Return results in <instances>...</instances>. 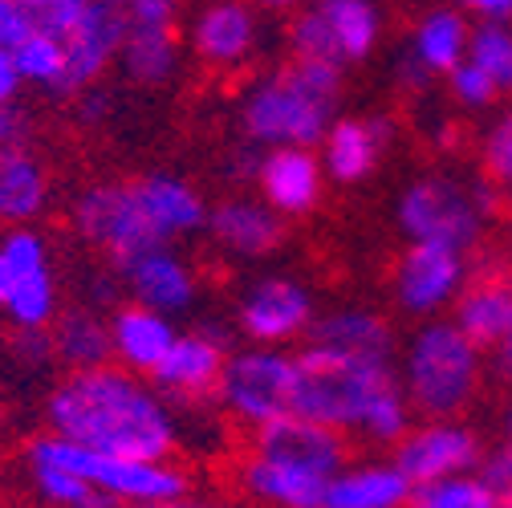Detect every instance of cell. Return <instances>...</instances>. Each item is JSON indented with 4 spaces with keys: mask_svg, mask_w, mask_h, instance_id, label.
Returning <instances> with one entry per match:
<instances>
[{
    "mask_svg": "<svg viewBox=\"0 0 512 508\" xmlns=\"http://www.w3.org/2000/svg\"><path fill=\"white\" fill-rule=\"evenodd\" d=\"M49 431L78 439L94 452L171 460L179 448V419L171 399L118 362L66 370L45 395Z\"/></svg>",
    "mask_w": 512,
    "mask_h": 508,
    "instance_id": "obj_1",
    "label": "cell"
},
{
    "mask_svg": "<svg viewBox=\"0 0 512 508\" xmlns=\"http://www.w3.org/2000/svg\"><path fill=\"white\" fill-rule=\"evenodd\" d=\"M297 358V407L301 415L338 427L366 448L382 452L415 427V407L399 383L395 358L346 354L322 342H305Z\"/></svg>",
    "mask_w": 512,
    "mask_h": 508,
    "instance_id": "obj_2",
    "label": "cell"
},
{
    "mask_svg": "<svg viewBox=\"0 0 512 508\" xmlns=\"http://www.w3.org/2000/svg\"><path fill=\"white\" fill-rule=\"evenodd\" d=\"M346 70L289 53L285 66L256 78L240 98V135L252 147H317L342 114Z\"/></svg>",
    "mask_w": 512,
    "mask_h": 508,
    "instance_id": "obj_3",
    "label": "cell"
},
{
    "mask_svg": "<svg viewBox=\"0 0 512 508\" xmlns=\"http://www.w3.org/2000/svg\"><path fill=\"white\" fill-rule=\"evenodd\" d=\"M488 350L476 346L452 317H427L419 322L399 350V383L423 419L464 415L488 378Z\"/></svg>",
    "mask_w": 512,
    "mask_h": 508,
    "instance_id": "obj_4",
    "label": "cell"
},
{
    "mask_svg": "<svg viewBox=\"0 0 512 508\" xmlns=\"http://www.w3.org/2000/svg\"><path fill=\"white\" fill-rule=\"evenodd\" d=\"M25 460H45V464H61V468L78 472L82 480H90L110 500V508H118V504L167 508V504L191 500V492H196L191 476L175 460L110 456V452L86 448V443H78V439L57 435V431H45V435L29 439Z\"/></svg>",
    "mask_w": 512,
    "mask_h": 508,
    "instance_id": "obj_5",
    "label": "cell"
},
{
    "mask_svg": "<svg viewBox=\"0 0 512 508\" xmlns=\"http://www.w3.org/2000/svg\"><path fill=\"white\" fill-rule=\"evenodd\" d=\"M492 212V183H464L456 175H419L403 187L395 220L407 240L452 244L460 252L480 248Z\"/></svg>",
    "mask_w": 512,
    "mask_h": 508,
    "instance_id": "obj_6",
    "label": "cell"
},
{
    "mask_svg": "<svg viewBox=\"0 0 512 508\" xmlns=\"http://www.w3.org/2000/svg\"><path fill=\"white\" fill-rule=\"evenodd\" d=\"M216 403L232 423L256 431L297 407V358L289 346H256L228 354Z\"/></svg>",
    "mask_w": 512,
    "mask_h": 508,
    "instance_id": "obj_7",
    "label": "cell"
},
{
    "mask_svg": "<svg viewBox=\"0 0 512 508\" xmlns=\"http://www.w3.org/2000/svg\"><path fill=\"white\" fill-rule=\"evenodd\" d=\"M387 17L378 0H305L289 17V53L350 70L374 57Z\"/></svg>",
    "mask_w": 512,
    "mask_h": 508,
    "instance_id": "obj_8",
    "label": "cell"
},
{
    "mask_svg": "<svg viewBox=\"0 0 512 508\" xmlns=\"http://www.w3.org/2000/svg\"><path fill=\"white\" fill-rule=\"evenodd\" d=\"M70 224L90 248H98L106 261H114V269L155 244H167L143 208L135 179H102L82 187L70 208Z\"/></svg>",
    "mask_w": 512,
    "mask_h": 508,
    "instance_id": "obj_9",
    "label": "cell"
},
{
    "mask_svg": "<svg viewBox=\"0 0 512 508\" xmlns=\"http://www.w3.org/2000/svg\"><path fill=\"white\" fill-rule=\"evenodd\" d=\"M472 281L468 252L452 244H431V240H407L403 257L391 277V293L403 317L411 322H427V317L452 313L456 297Z\"/></svg>",
    "mask_w": 512,
    "mask_h": 508,
    "instance_id": "obj_10",
    "label": "cell"
},
{
    "mask_svg": "<svg viewBox=\"0 0 512 508\" xmlns=\"http://www.w3.org/2000/svg\"><path fill=\"white\" fill-rule=\"evenodd\" d=\"M317 317L313 289L297 277H256L236 301V330L256 346H297Z\"/></svg>",
    "mask_w": 512,
    "mask_h": 508,
    "instance_id": "obj_11",
    "label": "cell"
},
{
    "mask_svg": "<svg viewBox=\"0 0 512 508\" xmlns=\"http://www.w3.org/2000/svg\"><path fill=\"white\" fill-rule=\"evenodd\" d=\"M484 456H488L484 439L476 427L464 423V415L423 419L391 448V460L407 472V480L415 488L443 480V476H456V472H468V468H480Z\"/></svg>",
    "mask_w": 512,
    "mask_h": 508,
    "instance_id": "obj_12",
    "label": "cell"
},
{
    "mask_svg": "<svg viewBox=\"0 0 512 508\" xmlns=\"http://www.w3.org/2000/svg\"><path fill=\"white\" fill-rule=\"evenodd\" d=\"M228 338L212 326H200V330H187L171 342V350L163 354V362L151 370V383L171 399V403H183V407H200L208 399H216L220 391V374L228 366Z\"/></svg>",
    "mask_w": 512,
    "mask_h": 508,
    "instance_id": "obj_13",
    "label": "cell"
},
{
    "mask_svg": "<svg viewBox=\"0 0 512 508\" xmlns=\"http://www.w3.org/2000/svg\"><path fill=\"white\" fill-rule=\"evenodd\" d=\"M187 45L208 70H240L261 45V9L252 0H208L187 25Z\"/></svg>",
    "mask_w": 512,
    "mask_h": 508,
    "instance_id": "obj_14",
    "label": "cell"
},
{
    "mask_svg": "<svg viewBox=\"0 0 512 508\" xmlns=\"http://www.w3.org/2000/svg\"><path fill=\"white\" fill-rule=\"evenodd\" d=\"M326 183V163L313 147H265V155L256 159L261 200L277 208L285 220H301L322 208Z\"/></svg>",
    "mask_w": 512,
    "mask_h": 508,
    "instance_id": "obj_15",
    "label": "cell"
},
{
    "mask_svg": "<svg viewBox=\"0 0 512 508\" xmlns=\"http://www.w3.org/2000/svg\"><path fill=\"white\" fill-rule=\"evenodd\" d=\"M252 452H265V456H277V460H289V464H301V468H313L322 476H334L350 464V435L338 431V427H326L301 411H289L265 427L252 431Z\"/></svg>",
    "mask_w": 512,
    "mask_h": 508,
    "instance_id": "obj_16",
    "label": "cell"
},
{
    "mask_svg": "<svg viewBox=\"0 0 512 508\" xmlns=\"http://www.w3.org/2000/svg\"><path fill=\"white\" fill-rule=\"evenodd\" d=\"M126 37V13L110 0H90L86 17L66 37V82L57 98H74L78 90L102 82L110 66H118V49Z\"/></svg>",
    "mask_w": 512,
    "mask_h": 508,
    "instance_id": "obj_17",
    "label": "cell"
},
{
    "mask_svg": "<svg viewBox=\"0 0 512 508\" xmlns=\"http://www.w3.org/2000/svg\"><path fill=\"white\" fill-rule=\"evenodd\" d=\"M118 277L135 301L155 305L171 317L187 313L200 301V273L187 257H179L175 244H155L126 265H118Z\"/></svg>",
    "mask_w": 512,
    "mask_h": 508,
    "instance_id": "obj_18",
    "label": "cell"
},
{
    "mask_svg": "<svg viewBox=\"0 0 512 508\" xmlns=\"http://www.w3.org/2000/svg\"><path fill=\"white\" fill-rule=\"evenodd\" d=\"M204 232L212 244L236 261H265L285 244V216L252 196H228L216 208H208Z\"/></svg>",
    "mask_w": 512,
    "mask_h": 508,
    "instance_id": "obj_19",
    "label": "cell"
},
{
    "mask_svg": "<svg viewBox=\"0 0 512 508\" xmlns=\"http://www.w3.org/2000/svg\"><path fill=\"white\" fill-rule=\"evenodd\" d=\"M391 122L387 118H374V114H338L330 122V131L322 135V163H326V175L342 187H354L362 179H370L378 171V163L387 159L391 151Z\"/></svg>",
    "mask_w": 512,
    "mask_h": 508,
    "instance_id": "obj_20",
    "label": "cell"
},
{
    "mask_svg": "<svg viewBox=\"0 0 512 508\" xmlns=\"http://www.w3.org/2000/svg\"><path fill=\"white\" fill-rule=\"evenodd\" d=\"M334 476H322L313 468L265 456V452H244L236 464V488L252 504H273V508H326V488Z\"/></svg>",
    "mask_w": 512,
    "mask_h": 508,
    "instance_id": "obj_21",
    "label": "cell"
},
{
    "mask_svg": "<svg viewBox=\"0 0 512 508\" xmlns=\"http://www.w3.org/2000/svg\"><path fill=\"white\" fill-rule=\"evenodd\" d=\"M175 338H179L175 317L155 305H143L131 297L126 305L110 309V354L126 370L151 378V370L163 362V354L171 350Z\"/></svg>",
    "mask_w": 512,
    "mask_h": 508,
    "instance_id": "obj_22",
    "label": "cell"
},
{
    "mask_svg": "<svg viewBox=\"0 0 512 508\" xmlns=\"http://www.w3.org/2000/svg\"><path fill=\"white\" fill-rule=\"evenodd\" d=\"M468 41H472V17L468 13H460L456 5L431 9L411 25L403 66H407V74L415 82L447 78L468 57Z\"/></svg>",
    "mask_w": 512,
    "mask_h": 508,
    "instance_id": "obj_23",
    "label": "cell"
},
{
    "mask_svg": "<svg viewBox=\"0 0 512 508\" xmlns=\"http://www.w3.org/2000/svg\"><path fill=\"white\" fill-rule=\"evenodd\" d=\"M135 183H139V196H143V208H147L155 232L167 244H179L187 236L204 232L208 200L191 179L171 175V171H151V175H139Z\"/></svg>",
    "mask_w": 512,
    "mask_h": 508,
    "instance_id": "obj_24",
    "label": "cell"
},
{
    "mask_svg": "<svg viewBox=\"0 0 512 508\" xmlns=\"http://www.w3.org/2000/svg\"><path fill=\"white\" fill-rule=\"evenodd\" d=\"M53 196L49 167L33 147H0V224H33Z\"/></svg>",
    "mask_w": 512,
    "mask_h": 508,
    "instance_id": "obj_25",
    "label": "cell"
},
{
    "mask_svg": "<svg viewBox=\"0 0 512 508\" xmlns=\"http://www.w3.org/2000/svg\"><path fill=\"white\" fill-rule=\"evenodd\" d=\"M415 484L395 460H366L334 472L326 488V508H407Z\"/></svg>",
    "mask_w": 512,
    "mask_h": 508,
    "instance_id": "obj_26",
    "label": "cell"
},
{
    "mask_svg": "<svg viewBox=\"0 0 512 508\" xmlns=\"http://www.w3.org/2000/svg\"><path fill=\"white\" fill-rule=\"evenodd\" d=\"M452 322L484 350H496L512 322V273H480L452 305Z\"/></svg>",
    "mask_w": 512,
    "mask_h": 508,
    "instance_id": "obj_27",
    "label": "cell"
},
{
    "mask_svg": "<svg viewBox=\"0 0 512 508\" xmlns=\"http://www.w3.org/2000/svg\"><path fill=\"white\" fill-rule=\"evenodd\" d=\"M305 342H322L346 354H374V358H395V326L382 313L362 305H342L330 313H317Z\"/></svg>",
    "mask_w": 512,
    "mask_h": 508,
    "instance_id": "obj_28",
    "label": "cell"
},
{
    "mask_svg": "<svg viewBox=\"0 0 512 508\" xmlns=\"http://www.w3.org/2000/svg\"><path fill=\"white\" fill-rule=\"evenodd\" d=\"M179 21L175 25H131L126 21V37L118 49V66L135 86H167L179 74Z\"/></svg>",
    "mask_w": 512,
    "mask_h": 508,
    "instance_id": "obj_29",
    "label": "cell"
},
{
    "mask_svg": "<svg viewBox=\"0 0 512 508\" xmlns=\"http://www.w3.org/2000/svg\"><path fill=\"white\" fill-rule=\"evenodd\" d=\"M49 330H53L57 362H66V370L114 362V354H110V317H102L94 305L61 309Z\"/></svg>",
    "mask_w": 512,
    "mask_h": 508,
    "instance_id": "obj_30",
    "label": "cell"
},
{
    "mask_svg": "<svg viewBox=\"0 0 512 508\" xmlns=\"http://www.w3.org/2000/svg\"><path fill=\"white\" fill-rule=\"evenodd\" d=\"M5 313H9L13 326H53V317L61 313V289H57L49 261L17 273V285L5 301Z\"/></svg>",
    "mask_w": 512,
    "mask_h": 508,
    "instance_id": "obj_31",
    "label": "cell"
},
{
    "mask_svg": "<svg viewBox=\"0 0 512 508\" xmlns=\"http://www.w3.org/2000/svg\"><path fill=\"white\" fill-rule=\"evenodd\" d=\"M415 508H504L496 484L484 476V468H468L456 476L431 480L423 488H415L411 496Z\"/></svg>",
    "mask_w": 512,
    "mask_h": 508,
    "instance_id": "obj_32",
    "label": "cell"
},
{
    "mask_svg": "<svg viewBox=\"0 0 512 508\" xmlns=\"http://www.w3.org/2000/svg\"><path fill=\"white\" fill-rule=\"evenodd\" d=\"M13 57H17V70H21L25 86L61 94V82H66V37L33 29L25 41L13 45Z\"/></svg>",
    "mask_w": 512,
    "mask_h": 508,
    "instance_id": "obj_33",
    "label": "cell"
},
{
    "mask_svg": "<svg viewBox=\"0 0 512 508\" xmlns=\"http://www.w3.org/2000/svg\"><path fill=\"white\" fill-rule=\"evenodd\" d=\"M25 468H29L33 492H37L45 504H57V508H110V500H106L90 480H82V476L70 472V468L45 464V460H25Z\"/></svg>",
    "mask_w": 512,
    "mask_h": 508,
    "instance_id": "obj_34",
    "label": "cell"
},
{
    "mask_svg": "<svg viewBox=\"0 0 512 508\" xmlns=\"http://www.w3.org/2000/svg\"><path fill=\"white\" fill-rule=\"evenodd\" d=\"M468 57L500 86V94H512V21H472Z\"/></svg>",
    "mask_w": 512,
    "mask_h": 508,
    "instance_id": "obj_35",
    "label": "cell"
},
{
    "mask_svg": "<svg viewBox=\"0 0 512 508\" xmlns=\"http://www.w3.org/2000/svg\"><path fill=\"white\" fill-rule=\"evenodd\" d=\"M480 171L492 183V192H508L512 196V106L500 110L480 139Z\"/></svg>",
    "mask_w": 512,
    "mask_h": 508,
    "instance_id": "obj_36",
    "label": "cell"
},
{
    "mask_svg": "<svg viewBox=\"0 0 512 508\" xmlns=\"http://www.w3.org/2000/svg\"><path fill=\"white\" fill-rule=\"evenodd\" d=\"M447 90H452V102L456 106H464V110H492L504 94H500V86L476 66V61L472 57H464L460 61V66L452 70V74H447Z\"/></svg>",
    "mask_w": 512,
    "mask_h": 508,
    "instance_id": "obj_37",
    "label": "cell"
},
{
    "mask_svg": "<svg viewBox=\"0 0 512 508\" xmlns=\"http://www.w3.org/2000/svg\"><path fill=\"white\" fill-rule=\"evenodd\" d=\"M33 29H45V33H57V37H70L74 25L86 17L90 0H21Z\"/></svg>",
    "mask_w": 512,
    "mask_h": 508,
    "instance_id": "obj_38",
    "label": "cell"
},
{
    "mask_svg": "<svg viewBox=\"0 0 512 508\" xmlns=\"http://www.w3.org/2000/svg\"><path fill=\"white\" fill-rule=\"evenodd\" d=\"M9 354H13V362H21L25 370H45V366L57 358L53 330H49V326H13Z\"/></svg>",
    "mask_w": 512,
    "mask_h": 508,
    "instance_id": "obj_39",
    "label": "cell"
},
{
    "mask_svg": "<svg viewBox=\"0 0 512 508\" xmlns=\"http://www.w3.org/2000/svg\"><path fill=\"white\" fill-rule=\"evenodd\" d=\"M37 143V118L29 106L0 102V147H33Z\"/></svg>",
    "mask_w": 512,
    "mask_h": 508,
    "instance_id": "obj_40",
    "label": "cell"
},
{
    "mask_svg": "<svg viewBox=\"0 0 512 508\" xmlns=\"http://www.w3.org/2000/svg\"><path fill=\"white\" fill-rule=\"evenodd\" d=\"M484 476L496 484V492H500V500H504V508H512V431L504 435V443L492 452V456H484Z\"/></svg>",
    "mask_w": 512,
    "mask_h": 508,
    "instance_id": "obj_41",
    "label": "cell"
},
{
    "mask_svg": "<svg viewBox=\"0 0 512 508\" xmlns=\"http://www.w3.org/2000/svg\"><path fill=\"white\" fill-rule=\"evenodd\" d=\"M33 33V21H29V13H25V5L21 0H0V45H17V41H25Z\"/></svg>",
    "mask_w": 512,
    "mask_h": 508,
    "instance_id": "obj_42",
    "label": "cell"
},
{
    "mask_svg": "<svg viewBox=\"0 0 512 508\" xmlns=\"http://www.w3.org/2000/svg\"><path fill=\"white\" fill-rule=\"evenodd\" d=\"M472 21H512V0H447Z\"/></svg>",
    "mask_w": 512,
    "mask_h": 508,
    "instance_id": "obj_43",
    "label": "cell"
},
{
    "mask_svg": "<svg viewBox=\"0 0 512 508\" xmlns=\"http://www.w3.org/2000/svg\"><path fill=\"white\" fill-rule=\"evenodd\" d=\"M74 106H78V118L82 122H102L110 114V94L94 82V86H86V90L74 94Z\"/></svg>",
    "mask_w": 512,
    "mask_h": 508,
    "instance_id": "obj_44",
    "label": "cell"
},
{
    "mask_svg": "<svg viewBox=\"0 0 512 508\" xmlns=\"http://www.w3.org/2000/svg\"><path fill=\"white\" fill-rule=\"evenodd\" d=\"M21 90H25V78L17 70V57H13L9 45H0V102L21 98Z\"/></svg>",
    "mask_w": 512,
    "mask_h": 508,
    "instance_id": "obj_45",
    "label": "cell"
},
{
    "mask_svg": "<svg viewBox=\"0 0 512 508\" xmlns=\"http://www.w3.org/2000/svg\"><path fill=\"white\" fill-rule=\"evenodd\" d=\"M492 358H496V374L504 378H512V322H508V330H504V338L496 342V350H492Z\"/></svg>",
    "mask_w": 512,
    "mask_h": 508,
    "instance_id": "obj_46",
    "label": "cell"
},
{
    "mask_svg": "<svg viewBox=\"0 0 512 508\" xmlns=\"http://www.w3.org/2000/svg\"><path fill=\"white\" fill-rule=\"evenodd\" d=\"M252 5L261 9V13H269V17H293L305 5V0H252Z\"/></svg>",
    "mask_w": 512,
    "mask_h": 508,
    "instance_id": "obj_47",
    "label": "cell"
},
{
    "mask_svg": "<svg viewBox=\"0 0 512 508\" xmlns=\"http://www.w3.org/2000/svg\"><path fill=\"white\" fill-rule=\"evenodd\" d=\"M13 285H17V269H13V261L5 257V248H0V309H5Z\"/></svg>",
    "mask_w": 512,
    "mask_h": 508,
    "instance_id": "obj_48",
    "label": "cell"
},
{
    "mask_svg": "<svg viewBox=\"0 0 512 508\" xmlns=\"http://www.w3.org/2000/svg\"><path fill=\"white\" fill-rule=\"evenodd\" d=\"M500 423H504V435H508L512 431V378H508V395L500 403Z\"/></svg>",
    "mask_w": 512,
    "mask_h": 508,
    "instance_id": "obj_49",
    "label": "cell"
},
{
    "mask_svg": "<svg viewBox=\"0 0 512 508\" xmlns=\"http://www.w3.org/2000/svg\"><path fill=\"white\" fill-rule=\"evenodd\" d=\"M110 5H118V9H126V5H135V0H110Z\"/></svg>",
    "mask_w": 512,
    "mask_h": 508,
    "instance_id": "obj_50",
    "label": "cell"
}]
</instances>
